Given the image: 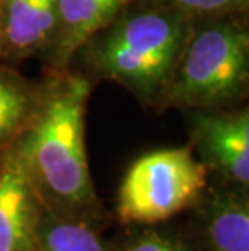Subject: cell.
Returning a JSON list of instances; mask_svg holds the SVG:
<instances>
[{
  "instance_id": "6da1fadb",
  "label": "cell",
  "mask_w": 249,
  "mask_h": 251,
  "mask_svg": "<svg viewBox=\"0 0 249 251\" xmlns=\"http://www.w3.org/2000/svg\"><path fill=\"white\" fill-rule=\"evenodd\" d=\"M89 94L81 75H50L34 119L15 141L44 209L73 214L96 204L84 143Z\"/></svg>"
},
{
  "instance_id": "7a4b0ae2",
  "label": "cell",
  "mask_w": 249,
  "mask_h": 251,
  "mask_svg": "<svg viewBox=\"0 0 249 251\" xmlns=\"http://www.w3.org/2000/svg\"><path fill=\"white\" fill-rule=\"evenodd\" d=\"M193 28L170 7L126 2L110 23L83 46L86 67L133 93L142 104L160 105Z\"/></svg>"
},
{
  "instance_id": "3957f363",
  "label": "cell",
  "mask_w": 249,
  "mask_h": 251,
  "mask_svg": "<svg viewBox=\"0 0 249 251\" xmlns=\"http://www.w3.org/2000/svg\"><path fill=\"white\" fill-rule=\"evenodd\" d=\"M249 81V31L243 15L193 20L173 79L160 107L230 110Z\"/></svg>"
},
{
  "instance_id": "277c9868",
  "label": "cell",
  "mask_w": 249,
  "mask_h": 251,
  "mask_svg": "<svg viewBox=\"0 0 249 251\" xmlns=\"http://www.w3.org/2000/svg\"><path fill=\"white\" fill-rule=\"evenodd\" d=\"M207 186V167L191 144L147 152L131 164L118 190L123 224L163 222L193 206Z\"/></svg>"
},
{
  "instance_id": "5b68a950",
  "label": "cell",
  "mask_w": 249,
  "mask_h": 251,
  "mask_svg": "<svg viewBox=\"0 0 249 251\" xmlns=\"http://www.w3.org/2000/svg\"><path fill=\"white\" fill-rule=\"evenodd\" d=\"M191 146L205 167L238 186L249 183V110H191Z\"/></svg>"
},
{
  "instance_id": "8992f818",
  "label": "cell",
  "mask_w": 249,
  "mask_h": 251,
  "mask_svg": "<svg viewBox=\"0 0 249 251\" xmlns=\"http://www.w3.org/2000/svg\"><path fill=\"white\" fill-rule=\"evenodd\" d=\"M44 214L17 144L0 154V251H36Z\"/></svg>"
},
{
  "instance_id": "52a82bcc",
  "label": "cell",
  "mask_w": 249,
  "mask_h": 251,
  "mask_svg": "<svg viewBox=\"0 0 249 251\" xmlns=\"http://www.w3.org/2000/svg\"><path fill=\"white\" fill-rule=\"evenodd\" d=\"M55 28L57 0H0V62L47 52Z\"/></svg>"
},
{
  "instance_id": "ba28073f",
  "label": "cell",
  "mask_w": 249,
  "mask_h": 251,
  "mask_svg": "<svg viewBox=\"0 0 249 251\" xmlns=\"http://www.w3.org/2000/svg\"><path fill=\"white\" fill-rule=\"evenodd\" d=\"M128 0H57V28L47 62L50 75L68 72L83 46L105 28Z\"/></svg>"
},
{
  "instance_id": "9c48e42d",
  "label": "cell",
  "mask_w": 249,
  "mask_h": 251,
  "mask_svg": "<svg viewBox=\"0 0 249 251\" xmlns=\"http://www.w3.org/2000/svg\"><path fill=\"white\" fill-rule=\"evenodd\" d=\"M205 209L212 251H249V204L243 191L214 190Z\"/></svg>"
},
{
  "instance_id": "30bf717a",
  "label": "cell",
  "mask_w": 249,
  "mask_h": 251,
  "mask_svg": "<svg viewBox=\"0 0 249 251\" xmlns=\"http://www.w3.org/2000/svg\"><path fill=\"white\" fill-rule=\"evenodd\" d=\"M44 84L33 83L0 65V154L23 135L38 112Z\"/></svg>"
},
{
  "instance_id": "8fae6325",
  "label": "cell",
  "mask_w": 249,
  "mask_h": 251,
  "mask_svg": "<svg viewBox=\"0 0 249 251\" xmlns=\"http://www.w3.org/2000/svg\"><path fill=\"white\" fill-rule=\"evenodd\" d=\"M39 251H105L97 233L88 224L57 219L50 224L42 216L39 235Z\"/></svg>"
},
{
  "instance_id": "7c38bea8",
  "label": "cell",
  "mask_w": 249,
  "mask_h": 251,
  "mask_svg": "<svg viewBox=\"0 0 249 251\" xmlns=\"http://www.w3.org/2000/svg\"><path fill=\"white\" fill-rule=\"evenodd\" d=\"M154 2L177 10L189 20H204L246 13L249 0H154Z\"/></svg>"
},
{
  "instance_id": "4fadbf2b",
  "label": "cell",
  "mask_w": 249,
  "mask_h": 251,
  "mask_svg": "<svg viewBox=\"0 0 249 251\" xmlns=\"http://www.w3.org/2000/svg\"><path fill=\"white\" fill-rule=\"evenodd\" d=\"M126 251H184L172 238L162 237L158 233H146L128 247Z\"/></svg>"
}]
</instances>
